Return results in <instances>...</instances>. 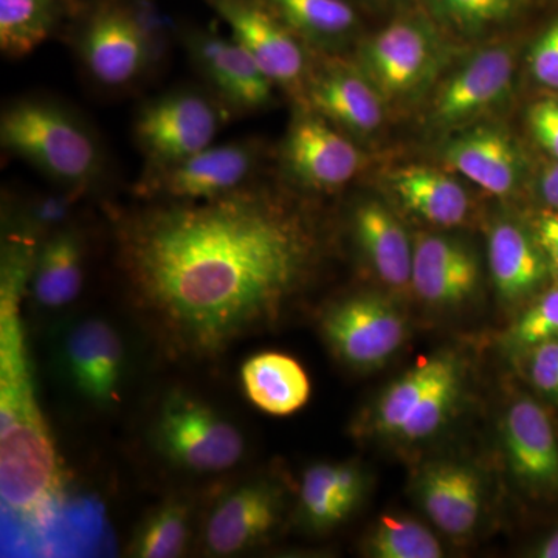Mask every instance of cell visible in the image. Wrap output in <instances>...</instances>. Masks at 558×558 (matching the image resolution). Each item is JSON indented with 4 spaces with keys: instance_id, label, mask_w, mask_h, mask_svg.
I'll return each instance as SVG.
<instances>
[{
    "instance_id": "28",
    "label": "cell",
    "mask_w": 558,
    "mask_h": 558,
    "mask_svg": "<svg viewBox=\"0 0 558 558\" xmlns=\"http://www.w3.org/2000/svg\"><path fill=\"white\" fill-rule=\"evenodd\" d=\"M450 359L451 354L421 359L413 368L396 380L377 402L373 414L374 429L381 435L398 438L400 429L413 416L418 403L425 398Z\"/></svg>"
},
{
    "instance_id": "34",
    "label": "cell",
    "mask_w": 558,
    "mask_h": 558,
    "mask_svg": "<svg viewBox=\"0 0 558 558\" xmlns=\"http://www.w3.org/2000/svg\"><path fill=\"white\" fill-rule=\"evenodd\" d=\"M84 190L64 189L58 193L40 194L25 202L24 211H22V233H40L44 230H50V233H57L58 230L65 229V220L75 207Z\"/></svg>"
},
{
    "instance_id": "18",
    "label": "cell",
    "mask_w": 558,
    "mask_h": 558,
    "mask_svg": "<svg viewBox=\"0 0 558 558\" xmlns=\"http://www.w3.org/2000/svg\"><path fill=\"white\" fill-rule=\"evenodd\" d=\"M478 284V264L464 245L424 234L414 244L411 286L432 304H457Z\"/></svg>"
},
{
    "instance_id": "12",
    "label": "cell",
    "mask_w": 558,
    "mask_h": 558,
    "mask_svg": "<svg viewBox=\"0 0 558 558\" xmlns=\"http://www.w3.org/2000/svg\"><path fill=\"white\" fill-rule=\"evenodd\" d=\"M513 70L515 61L509 47L480 50L442 84L433 100L429 123L449 130L499 105L512 87Z\"/></svg>"
},
{
    "instance_id": "41",
    "label": "cell",
    "mask_w": 558,
    "mask_h": 558,
    "mask_svg": "<svg viewBox=\"0 0 558 558\" xmlns=\"http://www.w3.org/2000/svg\"><path fill=\"white\" fill-rule=\"evenodd\" d=\"M539 191L550 207L558 209V161L549 165L539 179Z\"/></svg>"
},
{
    "instance_id": "25",
    "label": "cell",
    "mask_w": 558,
    "mask_h": 558,
    "mask_svg": "<svg viewBox=\"0 0 558 558\" xmlns=\"http://www.w3.org/2000/svg\"><path fill=\"white\" fill-rule=\"evenodd\" d=\"M388 180L403 207L433 226H459L469 216V194L442 171L407 167L392 172Z\"/></svg>"
},
{
    "instance_id": "36",
    "label": "cell",
    "mask_w": 558,
    "mask_h": 558,
    "mask_svg": "<svg viewBox=\"0 0 558 558\" xmlns=\"http://www.w3.org/2000/svg\"><path fill=\"white\" fill-rule=\"evenodd\" d=\"M531 70L539 84L558 89V20L535 40L531 50Z\"/></svg>"
},
{
    "instance_id": "31",
    "label": "cell",
    "mask_w": 558,
    "mask_h": 558,
    "mask_svg": "<svg viewBox=\"0 0 558 558\" xmlns=\"http://www.w3.org/2000/svg\"><path fill=\"white\" fill-rule=\"evenodd\" d=\"M462 388L461 363L454 355L439 374L438 379L428 389L425 398L418 403L410 421L400 429L399 439L421 440L428 438L442 427L457 405Z\"/></svg>"
},
{
    "instance_id": "15",
    "label": "cell",
    "mask_w": 558,
    "mask_h": 558,
    "mask_svg": "<svg viewBox=\"0 0 558 558\" xmlns=\"http://www.w3.org/2000/svg\"><path fill=\"white\" fill-rule=\"evenodd\" d=\"M62 366L73 388L97 405L119 398L124 373V348L119 332L98 318L69 329L61 344Z\"/></svg>"
},
{
    "instance_id": "11",
    "label": "cell",
    "mask_w": 558,
    "mask_h": 558,
    "mask_svg": "<svg viewBox=\"0 0 558 558\" xmlns=\"http://www.w3.org/2000/svg\"><path fill=\"white\" fill-rule=\"evenodd\" d=\"M183 44L191 61L218 92L223 105L241 112H253L267 108L274 100L275 84L233 36L189 31Z\"/></svg>"
},
{
    "instance_id": "42",
    "label": "cell",
    "mask_w": 558,
    "mask_h": 558,
    "mask_svg": "<svg viewBox=\"0 0 558 558\" xmlns=\"http://www.w3.org/2000/svg\"><path fill=\"white\" fill-rule=\"evenodd\" d=\"M535 556L542 558H558V531L553 532L535 550Z\"/></svg>"
},
{
    "instance_id": "19",
    "label": "cell",
    "mask_w": 558,
    "mask_h": 558,
    "mask_svg": "<svg viewBox=\"0 0 558 558\" xmlns=\"http://www.w3.org/2000/svg\"><path fill=\"white\" fill-rule=\"evenodd\" d=\"M418 499L433 523L446 534H469L478 523L483 487L472 469L454 462L429 464L418 478Z\"/></svg>"
},
{
    "instance_id": "20",
    "label": "cell",
    "mask_w": 558,
    "mask_h": 558,
    "mask_svg": "<svg viewBox=\"0 0 558 558\" xmlns=\"http://www.w3.org/2000/svg\"><path fill=\"white\" fill-rule=\"evenodd\" d=\"M506 449L513 473L532 486L558 483V446L545 410L532 399L510 407L505 424Z\"/></svg>"
},
{
    "instance_id": "3",
    "label": "cell",
    "mask_w": 558,
    "mask_h": 558,
    "mask_svg": "<svg viewBox=\"0 0 558 558\" xmlns=\"http://www.w3.org/2000/svg\"><path fill=\"white\" fill-rule=\"evenodd\" d=\"M0 143L62 189L86 190L101 172L94 132L53 101L28 98L9 106L0 119Z\"/></svg>"
},
{
    "instance_id": "13",
    "label": "cell",
    "mask_w": 558,
    "mask_h": 558,
    "mask_svg": "<svg viewBox=\"0 0 558 558\" xmlns=\"http://www.w3.org/2000/svg\"><path fill=\"white\" fill-rule=\"evenodd\" d=\"M284 160L296 180L315 190L340 189L363 167L357 146L315 112L293 121L284 143Z\"/></svg>"
},
{
    "instance_id": "9",
    "label": "cell",
    "mask_w": 558,
    "mask_h": 558,
    "mask_svg": "<svg viewBox=\"0 0 558 558\" xmlns=\"http://www.w3.org/2000/svg\"><path fill=\"white\" fill-rule=\"evenodd\" d=\"M267 78L281 87L299 86L307 58L299 36L264 0H208Z\"/></svg>"
},
{
    "instance_id": "29",
    "label": "cell",
    "mask_w": 558,
    "mask_h": 558,
    "mask_svg": "<svg viewBox=\"0 0 558 558\" xmlns=\"http://www.w3.org/2000/svg\"><path fill=\"white\" fill-rule=\"evenodd\" d=\"M191 515L189 506L170 499L157 506L143 520L131 539L130 556L138 558H174L189 546Z\"/></svg>"
},
{
    "instance_id": "17",
    "label": "cell",
    "mask_w": 558,
    "mask_h": 558,
    "mask_svg": "<svg viewBox=\"0 0 558 558\" xmlns=\"http://www.w3.org/2000/svg\"><path fill=\"white\" fill-rule=\"evenodd\" d=\"M444 160L480 189L509 196L519 186L523 161L508 134L481 128L459 135L444 148Z\"/></svg>"
},
{
    "instance_id": "5",
    "label": "cell",
    "mask_w": 558,
    "mask_h": 558,
    "mask_svg": "<svg viewBox=\"0 0 558 558\" xmlns=\"http://www.w3.org/2000/svg\"><path fill=\"white\" fill-rule=\"evenodd\" d=\"M220 100L197 90H174L142 106L134 137L148 170L171 167L208 148L226 123Z\"/></svg>"
},
{
    "instance_id": "14",
    "label": "cell",
    "mask_w": 558,
    "mask_h": 558,
    "mask_svg": "<svg viewBox=\"0 0 558 558\" xmlns=\"http://www.w3.org/2000/svg\"><path fill=\"white\" fill-rule=\"evenodd\" d=\"M281 512L277 487L247 481L230 488L209 510L204 545L215 557H231L255 548L274 531Z\"/></svg>"
},
{
    "instance_id": "10",
    "label": "cell",
    "mask_w": 558,
    "mask_h": 558,
    "mask_svg": "<svg viewBox=\"0 0 558 558\" xmlns=\"http://www.w3.org/2000/svg\"><path fill=\"white\" fill-rule=\"evenodd\" d=\"M80 53L92 78L121 87L137 80L154 57L153 38L130 11L110 7L94 14L81 35Z\"/></svg>"
},
{
    "instance_id": "2",
    "label": "cell",
    "mask_w": 558,
    "mask_h": 558,
    "mask_svg": "<svg viewBox=\"0 0 558 558\" xmlns=\"http://www.w3.org/2000/svg\"><path fill=\"white\" fill-rule=\"evenodd\" d=\"M0 494L3 512L43 521L60 490L57 450L33 392L20 322L22 290L0 288Z\"/></svg>"
},
{
    "instance_id": "21",
    "label": "cell",
    "mask_w": 558,
    "mask_h": 558,
    "mask_svg": "<svg viewBox=\"0 0 558 558\" xmlns=\"http://www.w3.org/2000/svg\"><path fill=\"white\" fill-rule=\"evenodd\" d=\"M84 256L78 231L65 227L44 238L31 275L32 293L39 306L60 310L75 301L83 289Z\"/></svg>"
},
{
    "instance_id": "32",
    "label": "cell",
    "mask_w": 558,
    "mask_h": 558,
    "mask_svg": "<svg viewBox=\"0 0 558 558\" xmlns=\"http://www.w3.org/2000/svg\"><path fill=\"white\" fill-rule=\"evenodd\" d=\"M304 517L315 529L336 526L351 510L341 501L336 488V465L318 464L304 473L300 488Z\"/></svg>"
},
{
    "instance_id": "37",
    "label": "cell",
    "mask_w": 558,
    "mask_h": 558,
    "mask_svg": "<svg viewBox=\"0 0 558 558\" xmlns=\"http://www.w3.org/2000/svg\"><path fill=\"white\" fill-rule=\"evenodd\" d=\"M531 377L535 387L558 398V340H546L534 347Z\"/></svg>"
},
{
    "instance_id": "8",
    "label": "cell",
    "mask_w": 558,
    "mask_h": 558,
    "mask_svg": "<svg viewBox=\"0 0 558 558\" xmlns=\"http://www.w3.org/2000/svg\"><path fill=\"white\" fill-rule=\"evenodd\" d=\"M438 53V39L427 22L403 17L363 46L362 64L384 97L402 98L428 80Z\"/></svg>"
},
{
    "instance_id": "22",
    "label": "cell",
    "mask_w": 558,
    "mask_h": 558,
    "mask_svg": "<svg viewBox=\"0 0 558 558\" xmlns=\"http://www.w3.org/2000/svg\"><path fill=\"white\" fill-rule=\"evenodd\" d=\"M354 231L360 248L381 281L391 288L411 284L414 247L398 218L377 202L355 209Z\"/></svg>"
},
{
    "instance_id": "16",
    "label": "cell",
    "mask_w": 558,
    "mask_h": 558,
    "mask_svg": "<svg viewBox=\"0 0 558 558\" xmlns=\"http://www.w3.org/2000/svg\"><path fill=\"white\" fill-rule=\"evenodd\" d=\"M312 109L330 124L357 135H369L384 123L381 94L365 73L343 68L323 70L311 80Z\"/></svg>"
},
{
    "instance_id": "4",
    "label": "cell",
    "mask_w": 558,
    "mask_h": 558,
    "mask_svg": "<svg viewBox=\"0 0 558 558\" xmlns=\"http://www.w3.org/2000/svg\"><path fill=\"white\" fill-rule=\"evenodd\" d=\"M153 432L157 450L189 472H226L244 457L245 440L236 425L183 392L163 400Z\"/></svg>"
},
{
    "instance_id": "6",
    "label": "cell",
    "mask_w": 558,
    "mask_h": 558,
    "mask_svg": "<svg viewBox=\"0 0 558 558\" xmlns=\"http://www.w3.org/2000/svg\"><path fill=\"white\" fill-rule=\"evenodd\" d=\"M258 161L259 149L253 142L213 143L171 167L148 170L138 191L161 202L216 199L247 186Z\"/></svg>"
},
{
    "instance_id": "1",
    "label": "cell",
    "mask_w": 558,
    "mask_h": 558,
    "mask_svg": "<svg viewBox=\"0 0 558 558\" xmlns=\"http://www.w3.org/2000/svg\"><path fill=\"white\" fill-rule=\"evenodd\" d=\"M119 266L132 306L175 359H215L277 322L315 244L292 213L244 189L161 202L123 220Z\"/></svg>"
},
{
    "instance_id": "38",
    "label": "cell",
    "mask_w": 558,
    "mask_h": 558,
    "mask_svg": "<svg viewBox=\"0 0 558 558\" xmlns=\"http://www.w3.org/2000/svg\"><path fill=\"white\" fill-rule=\"evenodd\" d=\"M529 126L539 145L558 161V101L535 102L529 110Z\"/></svg>"
},
{
    "instance_id": "26",
    "label": "cell",
    "mask_w": 558,
    "mask_h": 558,
    "mask_svg": "<svg viewBox=\"0 0 558 558\" xmlns=\"http://www.w3.org/2000/svg\"><path fill=\"white\" fill-rule=\"evenodd\" d=\"M301 39L339 46L357 28V13L347 0H264Z\"/></svg>"
},
{
    "instance_id": "23",
    "label": "cell",
    "mask_w": 558,
    "mask_h": 558,
    "mask_svg": "<svg viewBox=\"0 0 558 558\" xmlns=\"http://www.w3.org/2000/svg\"><path fill=\"white\" fill-rule=\"evenodd\" d=\"M488 264L498 292L505 299L519 300L542 284L549 264L537 238L517 223L502 220L488 236Z\"/></svg>"
},
{
    "instance_id": "35",
    "label": "cell",
    "mask_w": 558,
    "mask_h": 558,
    "mask_svg": "<svg viewBox=\"0 0 558 558\" xmlns=\"http://www.w3.org/2000/svg\"><path fill=\"white\" fill-rule=\"evenodd\" d=\"M558 337V288L550 289L529 307L510 330V343L517 348L537 347Z\"/></svg>"
},
{
    "instance_id": "24",
    "label": "cell",
    "mask_w": 558,
    "mask_h": 558,
    "mask_svg": "<svg viewBox=\"0 0 558 558\" xmlns=\"http://www.w3.org/2000/svg\"><path fill=\"white\" fill-rule=\"evenodd\" d=\"M241 377L250 402L271 416H289L310 400V377L289 355L279 352L253 355L242 366Z\"/></svg>"
},
{
    "instance_id": "30",
    "label": "cell",
    "mask_w": 558,
    "mask_h": 558,
    "mask_svg": "<svg viewBox=\"0 0 558 558\" xmlns=\"http://www.w3.org/2000/svg\"><path fill=\"white\" fill-rule=\"evenodd\" d=\"M366 554L377 558H439L438 538L424 524L398 517H381L366 538Z\"/></svg>"
},
{
    "instance_id": "7",
    "label": "cell",
    "mask_w": 558,
    "mask_h": 558,
    "mask_svg": "<svg viewBox=\"0 0 558 558\" xmlns=\"http://www.w3.org/2000/svg\"><path fill=\"white\" fill-rule=\"evenodd\" d=\"M322 332L333 354L355 369L380 368L405 340L398 307L379 295L351 296L330 307Z\"/></svg>"
},
{
    "instance_id": "39",
    "label": "cell",
    "mask_w": 558,
    "mask_h": 558,
    "mask_svg": "<svg viewBox=\"0 0 558 558\" xmlns=\"http://www.w3.org/2000/svg\"><path fill=\"white\" fill-rule=\"evenodd\" d=\"M336 488L349 510L354 508L363 492V476L355 465H336Z\"/></svg>"
},
{
    "instance_id": "40",
    "label": "cell",
    "mask_w": 558,
    "mask_h": 558,
    "mask_svg": "<svg viewBox=\"0 0 558 558\" xmlns=\"http://www.w3.org/2000/svg\"><path fill=\"white\" fill-rule=\"evenodd\" d=\"M537 241L550 269L558 277V215L557 213H546L539 216L537 222Z\"/></svg>"
},
{
    "instance_id": "33",
    "label": "cell",
    "mask_w": 558,
    "mask_h": 558,
    "mask_svg": "<svg viewBox=\"0 0 558 558\" xmlns=\"http://www.w3.org/2000/svg\"><path fill=\"white\" fill-rule=\"evenodd\" d=\"M429 11L451 27L478 33L508 21L517 0H425Z\"/></svg>"
},
{
    "instance_id": "27",
    "label": "cell",
    "mask_w": 558,
    "mask_h": 558,
    "mask_svg": "<svg viewBox=\"0 0 558 558\" xmlns=\"http://www.w3.org/2000/svg\"><path fill=\"white\" fill-rule=\"evenodd\" d=\"M64 0H0V50L7 58L28 57L57 32Z\"/></svg>"
}]
</instances>
